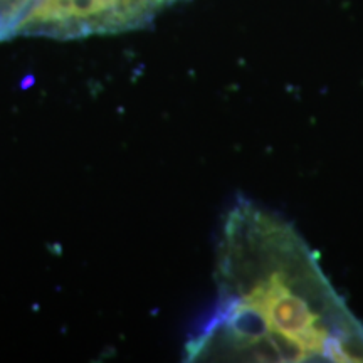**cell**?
Instances as JSON below:
<instances>
[{
  "instance_id": "2",
  "label": "cell",
  "mask_w": 363,
  "mask_h": 363,
  "mask_svg": "<svg viewBox=\"0 0 363 363\" xmlns=\"http://www.w3.org/2000/svg\"><path fill=\"white\" fill-rule=\"evenodd\" d=\"M160 11L155 0H38L22 38L84 39L128 33Z\"/></svg>"
},
{
  "instance_id": "3",
  "label": "cell",
  "mask_w": 363,
  "mask_h": 363,
  "mask_svg": "<svg viewBox=\"0 0 363 363\" xmlns=\"http://www.w3.org/2000/svg\"><path fill=\"white\" fill-rule=\"evenodd\" d=\"M38 0H0V43L22 38L30 12Z\"/></svg>"
},
{
  "instance_id": "4",
  "label": "cell",
  "mask_w": 363,
  "mask_h": 363,
  "mask_svg": "<svg viewBox=\"0 0 363 363\" xmlns=\"http://www.w3.org/2000/svg\"><path fill=\"white\" fill-rule=\"evenodd\" d=\"M175 2H179V0H155V4L158 6V9H160V11L163 7L170 6V4H175Z\"/></svg>"
},
{
  "instance_id": "1",
  "label": "cell",
  "mask_w": 363,
  "mask_h": 363,
  "mask_svg": "<svg viewBox=\"0 0 363 363\" xmlns=\"http://www.w3.org/2000/svg\"><path fill=\"white\" fill-rule=\"evenodd\" d=\"M217 305L189 362L363 363V323L291 224L239 199L217 246Z\"/></svg>"
}]
</instances>
